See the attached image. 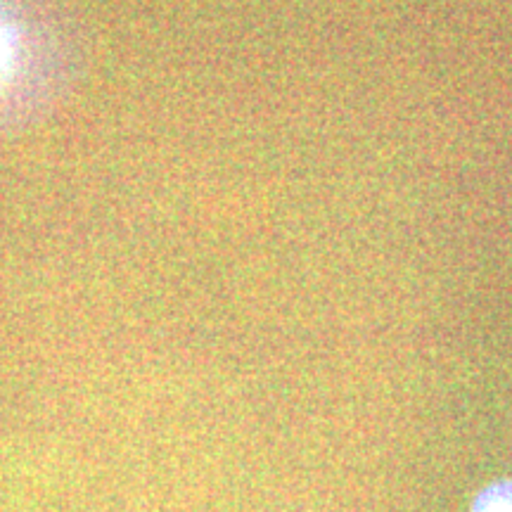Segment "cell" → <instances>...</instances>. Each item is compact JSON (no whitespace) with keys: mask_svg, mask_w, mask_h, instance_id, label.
Listing matches in <instances>:
<instances>
[{"mask_svg":"<svg viewBox=\"0 0 512 512\" xmlns=\"http://www.w3.org/2000/svg\"><path fill=\"white\" fill-rule=\"evenodd\" d=\"M19 69V48H17V36L5 17L0 15V95L15 83Z\"/></svg>","mask_w":512,"mask_h":512,"instance_id":"6da1fadb","label":"cell"},{"mask_svg":"<svg viewBox=\"0 0 512 512\" xmlns=\"http://www.w3.org/2000/svg\"><path fill=\"white\" fill-rule=\"evenodd\" d=\"M472 512H512V482L496 484L484 491Z\"/></svg>","mask_w":512,"mask_h":512,"instance_id":"7a4b0ae2","label":"cell"}]
</instances>
